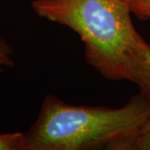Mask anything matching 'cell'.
<instances>
[{
	"mask_svg": "<svg viewBox=\"0 0 150 150\" xmlns=\"http://www.w3.org/2000/svg\"><path fill=\"white\" fill-rule=\"evenodd\" d=\"M134 150H150V116L135 140Z\"/></svg>",
	"mask_w": 150,
	"mask_h": 150,
	"instance_id": "cell-6",
	"label": "cell"
},
{
	"mask_svg": "<svg viewBox=\"0 0 150 150\" xmlns=\"http://www.w3.org/2000/svg\"><path fill=\"white\" fill-rule=\"evenodd\" d=\"M128 1H129V0H128Z\"/></svg>",
	"mask_w": 150,
	"mask_h": 150,
	"instance_id": "cell-8",
	"label": "cell"
},
{
	"mask_svg": "<svg viewBox=\"0 0 150 150\" xmlns=\"http://www.w3.org/2000/svg\"><path fill=\"white\" fill-rule=\"evenodd\" d=\"M132 13L141 19L150 18V0H129Z\"/></svg>",
	"mask_w": 150,
	"mask_h": 150,
	"instance_id": "cell-7",
	"label": "cell"
},
{
	"mask_svg": "<svg viewBox=\"0 0 150 150\" xmlns=\"http://www.w3.org/2000/svg\"><path fill=\"white\" fill-rule=\"evenodd\" d=\"M149 116L140 92L119 108L71 105L48 94L24 134V150H134Z\"/></svg>",
	"mask_w": 150,
	"mask_h": 150,
	"instance_id": "cell-1",
	"label": "cell"
},
{
	"mask_svg": "<svg viewBox=\"0 0 150 150\" xmlns=\"http://www.w3.org/2000/svg\"><path fill=\"white\" fill-rule=\"evenodd\" d=\"M13 51L8 43L0 37V74L12 68L14 64L13 58Z\"/></svg>",
	"mask_w": 150,
	"mask_h": 150,
	"instance_id": "cell-5",
	"label": "cell"
},
{
	"mask_svg": "<svg viewBox=\"0 0 150 150\" xmlns=\"http://www.w3.org/2000/svg\"><path fill=\"white\" fill-rule=\"evenodd\" d=\"M0 150H24V134H0Z\"/></svg>",
	"mask_w": 150,
	"mask_h": 150,
	"instance_id": "cell-4",
	"label": "cell"
},
{
	"mask_svg": "<svg viewBox=\"0 0 150 150\" xmlns=\"http://www.w3.org/2000/svg\"><path fill=\"white\" fill-rule=\"evenodd\" d=\"M139 86V92L150 100V45L146 43L131 58L128 79Z\"/></svg>",
	"mask_w": 150,
	"mask_h": 150,
	"instance_id": "cell-3",
	"label": "cell"
},
{
	"mask_svg": "<svg viewBox=\"0 0 150 150\" xmlns=\"http://www.w3.org/2000/svg\"><path fill=\"white\" fill-rule=\"evenodd\" d=\"M32 8L74 31L86 62L109 80H127L130 59L147 43L134 28L128 0H34Z\"/></svg>",
	"mask_w": 150,
	"mask_h": 150,
	"instance_id": "cell-2",
	"label": "cell"
}]
</instances>
